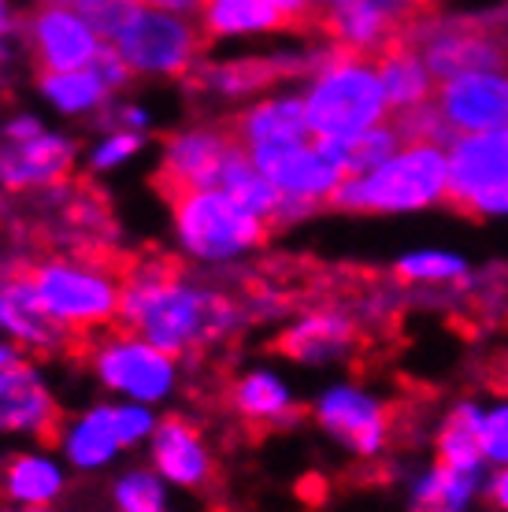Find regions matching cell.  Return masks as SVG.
Returning <instances> with one entry per match:
<instances>
[{
  "label": "cell",
  "instance_id": "6da1fadb",
  "mask_svg": "<svg viewBox=\"0 0 508 512\" xmlns=\"http://www.w3.org/2000/svg\"><path fill=\"white\" fill-rule=\"evenodd\" d=\"M115 323L167 349L171 357H186L238 331L242 308L212 286L186 279L175 264L153 260L127 271Z\"/></svg>",
  "mask_w": 508,
  "mask_h": 512
},
{
  "label": "cell",
  "instance_id": "7a4b0ae2",
  "mask_svg": "<svg viewBox=\"0 0 508 512\" xmlns=\"http://www.w3.org/2000/svg\"><path fill=\"white\" fill-rule=\"evenodd\" d=\"M449 197V153L438 141H408L368 175H345L331 205L338 212H420Z\"/></svg>",
  "mask_w": 508,
  "mask_h": 512
},
{
  "label": "cell",
  "instance_id": "3957f363",
  "mask_svg": "<svg viewBox=\"0 0 508 512\" xmlns=\"http://www.w3.org/2000/svg\"><path fill=\"white\" fill-rule=\"evenodd\" d=\"M305 112L312 138H353L379 127L390 112L379 60L334 45L331 56L316 67V75L308 82Z\"/></svg>",
  "mask_w": 508,
  "mask_h": 512
},
{
  "label": "cell",
  "instance_id": "277c9868",
  "mask_svg": "<svg viewBox=\"0 0 508 512\" xmlns=\"http://www.w3.org/2000/svg\"><path fill=\"white\" fill-rule=\"evenodd\" d=\"M182 253L197 264H230L267 242L271 223L234 201L219 186L164 193Z\"/></svg>",
  "mask_w": 508,
  "mask_h": 512
},
{
  "label": "cell",
  "instance_id": "5b68a950",
  "mask_svg": "<svg viewBox=\"0 0 508 512\" xmlns=\"http://www.w3.org/2000/svg\"><path fill=\"white\" fill-rule=\"evenodd\" d=\"M41 308L56 323H64L71 334L101 331L119 320V294L123 282L108 275L101 264L71 260V256H49L26 271Z\"/></svg>",
  "mask_w": 508,
  "mask_h": 512
},
{
  "label": "cell",
  "instance_id": "8992f818",
  "mask_svg": "<svg viewBox=\"0 0 508 512\" xmlns=\"http://www.w3.org/2000/svg\"><path fill=\"white\" fill-rule=\"evenodd\" d=\"M201 23H190L186 15L164 12L156 4L134 0L130 15L123 26L115 30L108 45L119 49L134 75H186L197 67V52H201Z\"/></svg>",
  "mask_w": 508,
  "mask_h": 512
},
{
  "label": "cell",
  "instance_id": "52a82bcc",
  "mask_svg": "<svg viewBox=\"0 0 508 512\" xmlns=\"http://www.w3.org/2000/svg\"><path fill=\"white\" fill-rule=\"evenodd\" d=\"M405 41L431 67L434 82H449L468 71H501L508 64V49L501 34L486 19H445L423 15L405 34Z\"/></svg>",
  "mask_w": 508,
  "mask_h": 512
},
{
  "label": "cell",
  "instance_id": "ba28073f",
  "mask_svg": "<svg viewBox=\"0 0 508 512\" xmlns=\"http://www.w3.org/2000/svg\"><path fill=\"white\" fill-rule=\"evenodd\" d=\"M449 205L464 216H508V127L460 134L449 149Z\"/></svg>",
  "mask_w": 508,
  "mask_h": 512
},
{
  "label": "cell",
  "instance_id": "9c48e42d",
  "mask_svg": "<svg viewBox=\"0 0 508 512\" xmlns=\"http://www.w3.org/2000/svg\"><path fill=\"white\" fill-rule=\"evenodd\" d=\"M89 360L104 390L123 394L127 401H141V405H156L171 397L178 383V357L123 327L97 342Z\"/></svg>",
  "mask_w": 508,
  "mask_h": 512
},
{
  "label": "cell",
  "instance_id": "30bf717a",
  "mask_svg": "<svg viewBox=\"0 0 508 512\" xmlns=\"http://www.w3.org/2000/svg\"><path fill=\"white\" fill-rule=\"evenodd\" d=\"M60 405L23 346L0 342V435H52Z\"/></svg>",
  "mask_w": 508,
  "mask_h": 512
},
{
  "label": "cell",
  "instance_id": "8fae6325",
  "mask_svg": "<svg viewBox=\"0 0 508 512\" xmlns=\"http://www.w3.org/2000/svg\"><path fill=\"white\" fill-rule=\"evenodd\" d=\"M26 45L41 71H78L93 64L108 41L82 12L64 4H45L26 26Z\"/></svg>",
  "mask_w": 508,
  "mask_h": 512
},
{
  "label": "cell",
  "instance_id": "7c38bea8",
  "mask_svg": "<svg viewBox=\"0 0 508 512\" xmlns=\"http://www.w3.org/2000/svg\"><path fill=\"white\" fill-rule=\"evenodd\" d=\"M249 153V149H245ZM253 164L264 171L271 186L286 197V201H301V205H323L331 201L334 190L342 186L345 171L334 164L331 156L319 149L316 141L305 145H282V149H256Z\"/></svg>",
  "mask_w": 508,
  "mask_h": 512
},
{
  "label": "cell",
  "instance_id": "4fadbf2b",
  "mask_svg": "<svg viewBox=\"0 0 508 512\" xmlns=\"http://www.w3.org/2000/svg\"><path fill=\"white\" fill-rule=\"evenodd\" d=\"M438 112L460 134H486L508 127V71H468L438 82Z\"/></svg>",
  "mask_w": 508,
  "mask_h": 512
},
{
  "label": "cell",
  "instance_id": "5bb4252c",
  "mask_svg": "<svg viewBox=\"0 0 508 512\" xmlns=\"http://www.w3.org/2000/svg\"><path fill=\"white\" fill-rule=\"evenodd\" d=\"M238 149V138L219 127H190L178 130L164 145V164H160V186L171 190H204L219 186V175L227 160Z\"/></svg>",
  "mask_w": 508,
  "mask_h": 512
},
{
  "label": "cell",
  "instance_id": "9a60e30c",
  "mask_svg": "<svg viewBox=\"0 0 508 512\" xmlns=\"http://www.w3.org/2000/svg\"><path fill=\"white\" fill-rule=\"evenodd\" d=\"M316 420L342 446L360 457H375L390 435V409L360 386H331L316 401Z\"/></svg>",
  "mask_w": 508,
  "mask_h": 512
},
{
  "label": "cell",
  "instance_id": "2e32d148",
  "mask_svg": "<svg viewBox=\"0 0 508 512\" xmlns=\"http://www.w3.org/2000/svg\"><path fill=\"white\" fill-rule=\"evenodd\" d=\"M75 167V141L41 130L30 141H0V186L4 190H38L64 182Z\"/></svg>",
  "mask_w": 508,
  "mask_h": 512
},
{
  "label": "cell",
  "instance_id": "e0dca14e",
  "mask_svg": "<svg viewBox=\"0 0 508 512\" xmlns=\"http://www.w3.org/2000/svg\"><path fill=\"white\" fill-rule=\"evenodd\" d=\"M0 331L30 353H60L71 346V331L41 308L26 271L0 275Z\"/></svg>",
  "mask_w": 508,
  "mask_h": 512
},
{
  "label": "cell",
  "instance_id": "ac0fdd59",
  "mask_svg": "<svg viewBox=\"0 0 508 512\" xmlns=\"http://www.w3.org/2000/svg\"><path fill=\"white\" fill-rule=\"evenodd\" d=\"M230 134L242 141L249 153L256 149H282V145H305L312 141L305 112V93H271L249 104L242 116L234 119Z\"/></svg>",
  "mask_w": 508,
  "mask_h": 512
},
{
  "label": "cell",
  "instance_id": "d6986e66",
  "mask_svg": "<svg viewBox=\"0 0 508 512\" xmlns=\"http://www.w3.org/2000/svg\"><path fill=\"white\" fill-rule=\"evenodd\" d=\"M356 346V323L338 312V308H319V312H305L301 320H293L286 331L279 334L282 357L297 360V364H327V360H342L349 349Z\"/></svg>",
  "mask_w": 508,
  "mask_h": 512
},
{
  "label": "cell",
  "instance_id": "ffe728a7",
  "mask_svg": "<svg viewBox=\"0 0 508 512\" xmlns=\"http://www.w3.org/2000/svg\"><path fill=\"white\" fill-rule=\"evenodd\" d=\"M153 468L171 487H204L212 479V449L204 446L201 431L186 420H160L153 442Z\"/></svg>",
  "mask_w": 508,
  "mask_h": 512
},
{
  "label": "cell",
  "instance_id": "44dd1931",
  "mask_svg": "<svg viewBox=\"0 0 508 512\" xmlns=\"http://www.w3.org/2000/svg\"><path fill=\"white\" fill-rule=\"evenodd\" d=\"M67 490L64 464L49 457L45 449H26L15 453L12 461L0 468V494L15 509H45Z\"/></svg>",
  "mask_w": 508,
  "mask_h": 512
},
{
  "label": "cell",
  "instance_id": "7402d4cb",
  "mask_svg": "<svg viewBox=\"0 0 508 512\" xmlns=\"http://www.w3.org/2000/svg\"><path fill=\"white\" fill-rule=\"evenodd\" d=\"M60 449L78 472H97L104 464H112L119 449H127L115 427V405H93L78 412L75 420H67L60 431Z\"/></svg>",
  "mask_w": 508,
  "mask_h": 512
},
{
  "label": "cell",
  "instance_id": "603a6c76",
  "mask_svg": "<svg viewBox=\"0 0 508 512\" xmlns=\"http://www.w3.org/2000/svg\"><path fill=\"white\" fill-rule=\"evenodd\" d=\"M197 15H201V34L212 41L260 38V34L293 30L290 19L275 12L267 0H204Z\"/></svg>",
  "mask_w": 508,
  "mask_h": 512
},
{
  "label": "cell",
  "instance_id": "cb8c5ba5",
  "mask_svg": "<svg viewBox=\"0 0 508 512\" xmlns=\"http://www.w3.org/2000/svg\"><path fill=\"white\" fill-rule=\"evenodd\" d=\"M375 60H379L382 90H386V101H390L394 112H408V108L434 101L438 82H434L431 67L423 64V56L408 41H397L394 49H386Z\"/></svg>",
  "mask_w": 508,
  "mask_h": 512
},
{
  "label": "cell",
  "instance_id": "d4e9b609",
  "mask_svg": "<svg viewBox=\"0 0 508 512\" xmlns=\"http://www.w3.org/2000/svg\"><path fill=\"white\" fill-rule=\"evenodd\" d=\"M230 405H234V412H238L242 420L267 423V427H279V423L297 416L293 390L282 383L275 372H267V368L238 375L234 386H230Z\"/></svg>",
  "mask_w": 508,
  "mask_h": 512
},
{
  "label": "cell",
  "instance_id": "484cf974",
  "mask_svg": "<svg viewBox=\"0 0 508 512\" xmlns=\"http://www.w3.org/2000/svg\"><path fill=\"white\" fill-rule=\"evenodd\" d=\"M38 90L60 116H93L112 97V86L97 75L93 64L78 71H41Z\"/></svg>",
  "mask_w": 508,
  "mask_h": 512
},
{
  "label": "cell",
  "instance_id": "4316f807",
  "mask_svg": "<svg viewBox=\"0 0 508 512\" xmlns=\"http://www.w3.org/2000/svg\"><path fill=\"white\" fill-rule=\"evenodd\" d=\"M312 141L331 156L334 164L342 167L345 175H368V171L386 164L405 145L394 123H379V127L353 134V138H312Z\"/></svg>",
  "mask_w": 508,
  "mask_h": 512
},
{
  "label": "cell",
  "instance_id": "83f0119b",
  "mask_svg": "<svg viewBox=\"0 0 508 512\" xmlns=\"http://www.w3.org/2000/svg\"><path fill=\"white\" fill-rule=\"evenodd\" d=\"M479 420H483V409H475V405H457L453 409V416L438 431V464L464 475L483 472L486 457L483 442H479Z\"/></svg>",
  "mask_w": 508,
  "mask_h": 512
},
{
  "label": "cell",
  "instance_id": "f1b7e54d",
  "mask_svg": "<svg viewBox=\"0 0 508 512\" xmlns=\"http://www.w3.org/2000/svg\"><path fill=\"white\" fill-rule=\"evenodd\" d=\"M475 487H479V475H464L445 464H434L412 487V512H464L468 501L475 498Z\"/></svg>",
  "mask_w": 508,
  "mask_h": 512
},
{
  "label": "cell",
  "instance_id": "f546056e",
  "mask_svg": "<svg viewBox=\"0 0 508 512\" xmlns=\"http://www.w3.org/2000/svg\"><path fill=\"white\" fill-rule=\"evenodd\" d=\"M119 512H167V479L156 468H130L112 487Z\"/></svg>",
  "mask_w": 508,
  "mask_h": 512
},
{
  "label": "cell",
  "instance_id": "4dcf8cb0",
  "mask_svg": "<svg viewBox=\"0 0 508 512\" xmlns=\"http://www.w3.org/2000/svg\"><path fill=\"white\" fill-rule=\"evenodd\" d=\"M397 279L405 282H457L468 275V264L453 253H412V256H401L397 260Z\"/></svg>",
  "mask_w": 508,
  "mask_h": 512
},
{
  "label": "cell",
  "instance_id": "1f68e13d",
  "mask_svg": "<svg viewBox=\"0 0 508 512\" xmlns=\"http://www.w3.org/2000/svg\"><path fill=\"white\" fill-rule=\"evenodd\" d=\"M141 145H145V134H141V130L115 127V130H108L97 145H93L89 164L97 167V171H115V167L130 164V160L141 153Z\"/></svg>",
  "mask_w": 508,
  "mask_h": 512
},
{
  "label": "cell",
  "instance_id": "d6a6232c",
  "mask_svg": "<svg viewBox=\"0 0 508 512\" xmlns=\"http://www.w3.org/2000/svg\"><path fill=\"white\" fill-rule=\"evenodd\" d=\"M115 427H119L123 446H141V442H153L160 420L153 416L149 405H141V401H123V405H115Z\"/></svg>",
  "mask_w": 508,
  "mask_h": 512
},
{
  "label": "cell",
  "instance_id": "836d02e7",
  "mask_svg": "<svg viewBox=\"0 0 508 512\" xmlns=\"http://www.w3.org/2000/svg\"><path fill=\"white\" fill-rule=\"evenodd\" d=\"M479 442H483V457L494 464H508V405L483 412L479 420Z\"/></svg>",
  "mask_w": 508,
  "mask_h": 512
},
{
  "label": "cell",
  "instance_id": "e575fe53",
  "mask_svg": "<svg viewBox=\"0 0 508 512\" xmlns=\"http://www.w3.org/2000/svg\"><path fill=\"white\" fill-rule=\"evenodd\" d=\"M41 119L38 116H15L4 123V130H0V138L4 141H30V138H38L41 134Z\"/></svg>",
  "mask_w": 508,
  "mask_h": 512
},
{
  "label": "cell",
  "instance_id": "d590c367",
  "mask_svg": "<svg viewBox=\"0 0 508 512\" xmlns=\"http://www.w3.org/2000/svg\"><path fill=\"white\" fill-rule=\"evenodd\" d=\"M275 12H282L290 19V26H305L312 15H316V4L312 0H267Z\"/></svg>",
  "mask_w": 508,
  "mask_h": 512
},
{
  "label": "cell",
  "instance_id": "8d00e7d4",
  "mask_svg": "<svg viewBox=\"0 0 508 512\" xmlns=\"http://www.w3.org/2000/svg\"><path fill=\"white\" fill-rule=\"evenodd\" d=\"M12 30H15L12 4H8V0H0V67L8 64V56H12Z\"/></svg>",
  "mask_w": 508,
  "mask_h": 512
},
{
  "label": "cell",
  "instance_id": "74e56055",
  "mask_svg": "<svg viewBox=\"0 0 508 512\" xmlns=\"http://www.w3.org/2000/svg\"><path fill=\"white\" fill-rule=\"evenodd\" d=\"M119 127L141 130V134H145V127H149V112H145V108H138V104H127V108L119 112Z\"/></svg>",
  "mask_w": 508,
  "mask_h": 512
},
{
  "label": "cell",
  "instance_id": "f35d334b",
  "mask_svg": "<svg viewBox=\"0 0 508 512\" xmlns=\"http://www.w3.org/2000/svg\"><path fill=\"white\" fill-rule=\"evenodd\" d=\"M490 501H494L501 512H508V464L490 479Z\"/></svg>",
  "mask_w": 508,
  "mask_h": 512
},
{
  "label": "cell",
  "instance_id": "ab89813d",
  "mask_svg": "<svg viewBox=\"0 0 508 512\" xmlns=\"http://www.w3.org/2000/svg\"><path fill=\"white\" fill-rule=\"evenodd\" d=\"M145 4H156V8L175 12V15H190V12H201L204 0H145Z\"/></svg>",
  "mask_w": 508,
  "mask_h": 512
},
{
  "label": "cell",
  "instance_id": "60d3db41",
  "mask_svg": "<svg viewBox=\"0 0 508 512\" xmlns=\"http://www.w3.org/2000/svg\"><path fill=\"white\" fill-rule=\"evenodd\" d=\"M316 4V15L323 19V15H331V12H342V8H349L353 0H312Z\"/></svg>",
  "mask_w": 508,
  "mask_h": 512
},
{
  "label": "cell",
  "instance_id": "b9f144b4",
  "mask_svg": "<svg viewBox=\"0 0 508 512\" xmlns=\"http://www.w3.org/2000/svg\"><path fill=\"white\" fill-rule=\"evenodd\" d=\"M49 4H64V8H75V12H82V15H89L101 0H49Z\"/></svg>",
  "mask_w": 508,
  "mask_h": 512
},
{
  "label": "cell",
  "instance_id": "7bdbcfd3",
  "mask_svg": "<svg viewBox=\"0 0 508 512\" xmlns=\"http://www.w3.org/2000/svg\"><path fill=\"white\" fill-rule=\"evenodd\" d=\"M19 512H52V505H45V509H19Z\"/></svg>",
  "mask_w": 508,
  "mask_h": 512
},
{
  "label": "cell",
  "instance_id": "ee69618b",
  "mask_svg": "<svg viewBox=\"0 0 508 512\" xmlns=\"http://www.w3.org/2000/svg\"><path fill=\"white\" fill-rule=\"evenodd\" d=\"M8 512H12V509H8ZM15 512H19V509H15Z\"/></svg>",
  "mask_w": 508,
  "mask_h": 512
},
{
  "label": "cell",
  "instance_id": "f6af8a7d",
  "mask_svg": "<svg viewBox=\"0 0 508 512\" xmlns=\"http://www.w3.org/2000/svg\"><path fill=\"white\" fill-rule=\"evenodd\" d=\"M0 130H4V127H0Z\"/></svg>",
  "mask_w": 508,
  "mask_h": 512
}]
</instances>
